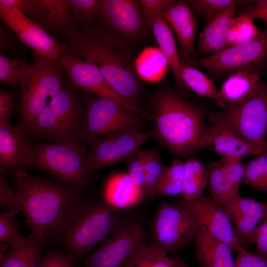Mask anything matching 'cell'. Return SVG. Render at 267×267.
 <instances>
[{
  "mask_svg": "<svg viewBox=\"0 0 267 267\" xmlns=\"http://www.w3.org/2000/svg\"><path fill=\"white\" fill-rule=\"evenodd\" d=\"M151 106L153 137L172 153L188 157L210 146L203 108L167 89L154 94Z\"/></svg>",
  "mask_w": 267,
  "mask_h": 267,
  "instance_id": "1",
  "label": "cell"
},
{
  "mask_svg": "<svg viewBox=\"0 0 267 267\" xmlns=\"http://www.w3.org/2000/svg\"><path fill=\"white\" fill-rule=\"evenodd\" d=\"M124 222L118 210L103 201L81 196L68 207L49 240L75 261H79L114 234Z\"/></svg>",
  "mask_w": 267,
  "mask_h": 267,
  "instance_id": "2",
  "label": "cell"
},
{
  "mask_svg": "<svg viewBox=\"0 0 267 267\" xmlns=\"http://www.w3.org/2000/svg\"><path fill=\"white\" fill-rule=\"evenodd\" d=\"M67 44L75 55L94 64L117 93L138 105L139 85L132 53L124 41L96 25L81 28Z\"/></svg>",
  "mask_w": 267,
  "mask_h": 267,
  "instance_id": "3",
  "label": "cell"
},
{
  "mask_svg": "<svg viewBox=\"0 0 267 267\" xmlns=\"http://www.w3.org/2000/svg\"><path fill=\"white\" fill-rule=\"evenodd\" d=\"M16 186L14 206L26 217L31 232L49 240L51 233L81 191L25 171L13 174Z\"/></svg>",
  "mask_w": 267,
  "mask_h": 267,
  "instance_id": "4",
  "label": "cell"
},
{
  "mask_svg": "<svg viewBox=\"0 0 267 267\" xmlns=\"http://www.w3.org/2000/svg\"><path fill=\"white\" fill-rule=\"evenodd\" d=\"M85 111L83 97L71 83H64L61 89L38 116L27 133L53 142L76 141L86 144Z\"/></svg>",
  "mask_w": 267,
  "mask_h": 267,
  "instance_id": "5",
  "label": "cell"
},
{
  "mask_svg": "<svg viewBox=\"0 0 267 267\" xmlns=\"http://www.w3.org/2000/svg\"><path fill=\"white\" fill-rule=\"evenodd\" d=\"M34 63H26L19 79L22 100L20 124L27 132L40 113L62 88V66L58 60L34 54Z\"/></svg>",
  "mask_w": 267,
  "mask_h": 267,
  "instance_id": "6",
  "label": "cell"
},
{
  "mask_svg": "<svg viewBox=\"0 0 267 267\" xmlns=\"http://www.w3.org/2000/svg\"><path fill=\"white\" fill-rule=\"evenodd\" d=\"M33 167L80 191L86 187L91 178L87 164L88 145L61 141L33 143Z\"/></svg>",
  "mask_w": 267,
  "mask_h": 267,
  "instance_id": "7",
  "label": "cell"
},
{
  "mask_svg": "<svg viewBox=\"0 0 267 267\" xmlns=\"http://www.w3.org/2000/svg\"><path fill=\"white\" fill-rule=\"evenodd\" d=\"M185 62L204 69L216 79L243 69L254 71L262 76L267 72V24L250 41L205 57L190 58Z\"/></svg>",
  "mask_w": 267,
  "mask_h": 267,
  "instance_id": "8",
  "label": "cell"
},
{
  "mask_svg": "<svg viewBox=\"0 0 267 267\" xmlns=\"http://www.w3.org/2000/svg\"><path fill=\"white\" fill-rule=\"evenodd\" d=\"M210 124H221L236 133L248 142L264 150L267 148V83L246 101L227 110L212 111Z\"/></svg>",
  "mask_w": 267,
  "mask_h": 267,
  "instance_id": "9",
  "label": "cell"
},
{
  "mask_svg": "<svg viewBox=\"0 0 267 267\" xmlns=\"http://www.w3.org/2000/svg\"><path fill=\"white\" fill-rule=\"evenodd\" d=\"M84 142L88 145L94 139L112 134L139 130L143 118L117 102L85 93Z\"/></svg>",
  "mask_w": 267,
  "mask_h": 267,
  "instance_id": "10",
  "label": "cell"
},
{
  "mask_svg": "<svg viewBox=\"0 0 267 267\" xmlns=\"http://www.w3.org/2000/svg\"><path fill=\"white\" fill-rule=\"evenodd\" d=\"M200 225L179 205L162 202L151 225L152 242L167 254L178 251L195 237Z\"/></svg>",
  "mask_w": 267,
  "mask_h": 267,
  "instance_id": "11",
  "label": "cell"
},
{
  "mask_svg": "<svg viewBox=\"0 0 267 267\" xmlns=\"http://www.w3.org/2000/svg\"><path fill=\"white\" fill-rule=\"evenodd\" d=\"M58 60L74 88L112 100L142 118L151 120L150 112L121 96L94 64L81 60L68 48L61 54Z\"/></svg>",
  "mask_w": 267,
  "mask_h": 267,
  "instance_id": "12",
  "label": "cell"
},
{
  "mask_svg": "<svg viewBox=\"0 0 267 267\" xmlns=\"http://www.w3.org/2000/svg\"><path fill=\"white\" fill-rule=\"evenodd\" d=\"M0 5L19 8L49 34L69 41L79 30L69 0H0Z\"/></svg>",
  "mask_w": 267,
  "mask_h": 267,
  "instance_id": "13",
  "label": "cell"
},
{
  "mask_svg": "<svg viewBox=\"0 0 267 267\" xmlns=\"http://www.w3.org/2000/svg\"><path fill=\"white\" fill-rule=\"evenodd\" d=\"M146 242L145 230L140 222L125 221L114 234L87 256L83 267H127Z\"/></svg>",
  "mask_w": 267,
  "mask_h": 267,
  "instance_id": "14",
  "label": "cell"
},
{
  "mask_svg": "<svg viewBox=\"0 0 267 267\" xmlns=\"http://www.w3.org/2000/svg\"><path fill=\"white\" fill-rule=\"evenodd\" d=\"M153 137L152 131L131 130L97 138L89 143L87 153L88 171L90 177L103 167L127 160L139 151Z\"/></svg>",
  "mask_w": 267,
  "mask_h": 267,
  "instance_id": "15",
  "label": "cell"
},
{
  "mask_svg": "<svg viewBox=\"0 0 267 267\" xmlns=\"http://www.w3.org/2000/svg\"><path fill=\"white\" fill-rule=\"evenodd\" d=\"M0 17L35 54L58 60L61 54L68 48L67 43L57 41L17 7L0 5Z\"/></svg>",
  "mask_w": 267,
  "mask_h": 267,
  "instance_id": "16",
  "label": "cell"
},
{
  "mask_svg": "<svg viewBox=\"0 0 267 267\" xmlns=\"http://www.w3.org/2000/svg\"><path fill=\"white\" fill-rule=\"evenodd\" d=\"M98 22L106 32L119 39L141 37L148 26L139 1L134 0H100Z\"/></svg>",
  "mask_w": 267,
  "mask_h": 267,
  "instance_id": "17",
  "label": "cell"
},
{
  "mask_svg": "<svg viewBox=\"0 0 267 267\" xmlns=\"http://www.w3.org/2000/svg\"><path fill=\"white\" fill-rule=\"evenodd\" d=\"M179 206L191 213L212 236L227 244L236 252L243 247L232 222L221 206L210 197L202 195L192 201H181Z\"/></svg>",
  "mask_w": 267,
  "mask_h": 267,
  "instance_id": "18",
  "label": "cell"
},
{
  "mask_svg": "<svg viewBox=\"0 0 267 267\" xmlns=\"http://www.w3.org/2000/svg\"><path fill=\"white\" fill-rule=\"evenodd\" d=\"M26 133L20 123H0V174H14L33 167V143L27 140Z\"/></svg>",
  "mask_w": 267,
  "mask_h": 267,
  "instance_id": "19",
  "label": "cell"
},
{
  "mask_svg": "<svg viewBox=\"0 0 267 267\" xmlns=\"http://www.w3.org/2000/svg\"><path fill=\"white\" fill-rule=\"evenodd\" d=\"M163 15L175 34L182 62L193 57L197 24L187 1H177Z\"/></svg>",
  "mask_w": 267,
  "mask_h": 267,
  "instance_id": "20",
  "label": "cell"
},
{
  "mask_svg": "<svg viewBox=\"0 0 267 267\" xmlns=\"http://www.w3.org/2000/svg\"><path fill=\"white\" fill-rule=\"evenodd\" d=\"M261 76L249 70H238L228 76L222 83L215 98L217 105L225 110L247 100L260 86Z\"/></svg>",
  "mask_w": 267,
  "mask_h": 267,
  "instance_id": "21",
  "label": "cell"
},
{
  "mask_svg": "<svg viewBox=\"0 0 267 267\" xmlns=\"http://www.w3.org/2000/svg\"><path fill=\"white\" fill-rule=\"evenodd\" d=\"M239 2L238 0L207 21L198 37L197 45L198 55H210L228 47L226 32L231 19L235 16Z\"/></svg>",
  "mask_w": 267,
  "mask_h": 267,
  "instance_id": "22",
  "label": "cell"
},
{
  "mask_svg": "<svg viewBox=\"0 0 267 267\" xmlns=\"http://www.w3.org/2000/svg\"><path fill=\"white\" fill-rule=\"evenodd\" d=\"M210 146L222 158L241 160L250 155H257L263 150L250 144L227 126L211 124Z\"/></svg>",
  "mask_w": 267,
  "mask_h": 267,
  "instance_id": "23",
  "label": "cell"
},
{
  "mask_svg": "<svg viewBox=\"0 0 267 267\" xmlns=\"http://www.w3.org/2000/svg\"><path fill=\"white\" fill-rule=\"evenodd\" d=\"M102 195L103 202L118 211L136 205L144 197L142 190L128 173L110 176L104 184Z\"/></svg>",
  "mask_w": 267,
  "mask_h": 267,
  "instance_id": "24",
  "label": "cell"
},
{
  "mask_svg": "<svg viewBox=\"0 0 267 267\" xmlns=\"http://www.w3.org/2000/svg\"><path fill=\"white\" fill-rule=\"evenodd\" d=\"M195 258L201 267H235L233 250L200 225L195 237Z\"/></svg>",
  "mask_w": 267,
  "mask_h": 267,
  "instance_id": "25",
  "label": "cell"
},
{
  "mask_svg": "<svg viewBox=\"0 0 267 267\" xmlns=\"http://www.w3.org/2000/svg\"><path fill=\"white\" fill-rule=\"evenodd\" d=\"M152 30L159 49L171 68L181 93L186 94L188 89L180 76L182 60L172 29L163 14L155 16L148 23Z\"/></svg>",
  "mask_w": 267,
  "mask_h": 267,
  "instance_id": "26",
  "label": "cell"
},
{
  "mask_svg": "<svg viewBox=\"0 0 267 267\" xmlns=\"http://www.w3.org/2000/svg\"><path fill=\"white\" fill-rule=\"evenodd\" d=\"M48 240L32 232L25 242L0 258V267H38Z\"/></svg>",
  "mask_w": 267,
  "mask_h": 267,
  "instance_id": "27",
  "label": "cell"
},
{
  "mask_svg": "<svg viewBox=\"0 0 267 267\" xmlns=\"http://www.w3.org/2000/svg\"><path fill=\"white\" fill-rule=\"evenodd\" d=\"M208 168L201 161L189 158L184 161V172L181 195L186 201H193L203 195L208 186Z\"/></svg>",
  "mask_w": 267,
  "mask_h": 267,
  "instance_id": "28",
  "label": "cell"
},
{
  "mask_svg": "<svg viewBox=\"0 0 267 267\" xmlns=\"http://www.w3.org/2000/svg\"><path fill=\"white\" fill-rule=\"evenodd\" d=\"M208 172L210 197L218 204H226L240 196L233 187L221 160L211 162Z\"/></svg>",
  "mask_w": 267,
  "mask_h": 267,
  "instance_id": "29",
  "label": "cell"
},
{
  "mask_svg": "<svg viewBox=\"0 0 267 267\" xmlns=\"http://www.w3.org/2000/svg\"><path fill=\"white\" fill-rule=\"evenodd\" d=\"M169 64L159 48L149 47L144 49L135 62L136 72L146 81L154 82L165 75Z\"/></svg>",
  "mask_w": 267,
  "mask_h": 267,
  "instance_id": "30",
  "label": "cell"
},
{
  "mask_svg": "<svg viewBox=\"0 0 267 267\" xmlns=\"http://www.w3.org/2000/svg\"><path fill=\"white\" fill-rule=\"evenodd\" d=\"M180 76L188 89L199 96L215 99L218 90L213 81L197 68L182 62Z\"/></svg>",
  "mask_w": 267,
  "mask_h": 267,
  "instance_id": "31",
  "label": "cell"
},
{
  "mask_svg": "<svg viewBox=\"0 0 267 267\" xmlns=\"http://www.w3.org/2000/svg\"><path fill=\"white\" fill-rule=\"evenodd\" d=\"M152 243L147 242L136 252L127 267H175L177 259Z\"/></svg>",
  "mask_w": 267,
  "mask_h": 267,
  "instance_id": "32",
  "label": "cell"
},
{
  "mask_svg": "<svg viewBox=\"0 0 267 267\" xmlns=\"http://www.w3.org/2000/svg\"><path fill=\"white\" fill-rule=\"evenodd\" d=\"M254 19L248 14L239 13L231 20L228 26L226 40L228 47L250 41L260 33Z\"/></svg>",
  "mask_w": 267,
  "mask_h": 267,
  "instance_id": "33",
  "label": "cell"
},
{
  "mask_svg": "<svg viewBox=\"0 0 267 267\" xmlns=\"http://www.w3.org/2000/svg\"><path fill=\"white\" fill-rule=\"evenodd\" d=\"M143 164L146 178L145 196L153 197L168 166L162 162L159 151L157 148L143 151Z\"/></svg>",
  "mask_w": 267,
  "mask_h": 267,
  "instance_id": "34",
  "label": "cell"
},
{
  "mask_svg": "<svg viewBox=\"0 0 267 267\" xmlns=\"http://www.w3.org/2000/svg\"><path fill=\"white\" fill-rule=\"evenodd\" d=\"M231 221L241 216L258 217L267 220V202L261 203L253 199L240 196L221 206Z\"/></svg>",
  "mask_w": 267,
  "mask_h": 267,
  "instance_id": "35",
  "label": "cell"
},
{
  "mask_svg": "<svg viewBox=\"0 0 267 267\" xmlns=\"http://www.w3.org/2000/svg\"><path fill=\"white\" fill-rule=\"evenodd\" d=\"M184 172V162L175 159L156 188L153 197L157 195L175 196L181 194Z\"/></svg>",
  "mask_w": 267,
  "mask_h": 267,
  "instance_id": "36",
  "label": "cell"
},
{
  "mask_svg": "<svg viewBox=\"0 0 267 267\" xmlns=\"http://www.w3.org/2000/svg\"><path fill=\"white\" fill-rule=\"evenodd\" d=\"M242 182L255 190L267 191V148L245 165Z\"/></svg>",
  "mask_w": 267,
  "mask_h": 267,
  "instance_id": "37",
  "label": "cell"
},
{
  "mask_svg": "<svg viewBox=\"0 0 267 267\" xmlns=\"http://www.w3.org/2000/svg\"><path fill=\"white\" fill-rule=\"evenodd\" d=\"M73 17L81 28L98 22L100 0H69Z\"/></svg>",
  "mask_w": 267,
  "mask_h": 267,
  "instance_id": "38",
  "label": "cell"
},
{
  "mask_svg": "<svg viewBox=\"0 0 267 267\" xmlns=\"http://www.w3.org/2000/svg\"><path fill=\"white\" fill-rule=\"evenodd\" d=\"M19 211L18 209L16 211L0 213V242L9 245L10 248L22 245L26 239V237L20 233L15 218Z\"/></svg>",
  "mask_w": 267,
  "mask_h": 267,
  "instance_id": "39",
  "label": "cell"
},
{
  "mask_svg": "<svg viewBox=\"0 0 267 267\" xmlns=\"http://www.w3.org/2000/svg\"><path fill=\"white\" fill-rule=\"evenodd\" d=\"M236 0H189L188 4L194 13L209 21L220 12L236 3Z\"/></svg>",
  "mask_w": 267,
  "mask_h": 267,
  "instance_id": "40",
  "label": "cell"
},
{
  "mask_svg": "<svg viewBox=\"0 0 267 267\" xmlns=\"http://www.w3.org/2000/svg\"><path fill=\"white\" fill-rule=\"evenodd\" d=\"M26 62L18 59L0 55V82L5 86L14 87L19 84L22 69Z\"/></svg>",
  "mask_w": 267,
  "mask_h": 267,
  "instance_id": "41",
  "label": "cell"
},
{
  "mask_svg": "<svg viewBox=\"0 0 267 267\" xmlns=\"http://www.w3.org/2000/svg\"><path fill=\"white\" fill-rule=\"evenodd\" d=\"M127 161L128 174L142 190L145 196L146 178L143 164V151H139Z\"/></svg>",
  "mask_w": 267,
  "mask_h": 267,
  "instance_id": "42",
  "label": "cell"
},
{
  "mask_svg": "<svg viewBox=\"0 0 267 267\" xmlns=\"http://www.w3.org/2000/svg\"><path fill=\"white\" fill-rule=\"evenodd\" d=\"M75 260L66 252L56 249L48 250L42 257L38 267H77Z\"/></svg>",
  "mask_w": 267,
  "mask_h": 267,
  "instance_id": "43",
  "label": "cell"
},
{
  "mask_svg": "<svg viewBox=\"0 0 267 267\" xmlns=\"http://www.w3.org/2000/svg\"><path fill=\"white\" fill-rule=\"evenodd\" d=\"M138 1L144 18L148 24L149 22L154 17L163 14L168 10L175 3L177 0H140Z\"/></svg>",
  "mask_w": 267,
  "mask_h": 267,
  "instance_id": "44",
  "label": "cell"
},
{
  "mask_svg": "<svg viewBox=\"0 0 267 267\" xmlns=\"http://www.w3.org/2000/svg\"><path fill=\"white\" fill-rule=\"evenodd\" d=\"M221 160L232 186L239 191V185L243 182L244 176L245 165L241 160L224 158Z\"/></svg>",
  "mask_w": 267,
  "mask_h": 267,
  "instance_id": "45",
  "label": "cell"
},
{
  "mask_svg": "<svg viewBox=\"0 0 267 267\" xmlns=\"http://www.w3.org/2000/svg\"><path fill=\"white\" fill-rule=\"evenodd\" d=\"M235 267H267V258L241 248L236 252Z\"/></svg>",
  "mask_w": 267,
  "mask_h": 267,
  "instance_id": "46",
  "label": "cell"
},
{
  "mask_svg": "<svg viewBox=\"0 0 267 267\" xmlns=\"http://www.w3.org/2000/svg\"><path fill=\"white\" fill-rule=\"evenodd\" d=\"M14 106L12 93L4 89L0 90V123H10Z\"/></svg>",
  "mask_w": 267,
  "mask_h": 267,
  "instance_id": "47",
  "label": "cell"
},
{
  "mask_svg": "<svg viewBox=\"0 0 267 267\" xmlns=\"http://www.w3.org/2000/svg\"><path fill=\"white\" fill-rule=\"evenodd\" d=\"M250 242L256 244L257 254L267 258V220H265L258 226L251 237Z\"/></svg>",
  "mask_w": 267,
  "mask_h": 267,
  "instance_id": "48",
  "label": "cell"
},
{
  "mask_svg": "<svg viewBox=\"0 0 267 267\" xmlns=\"http://www.w3.org/2000/svg\"><path fill=\"white\" fill-rule=\"evenodd\" d=\"M240 12L249 15L254 20L261 19L267 24V0H254L244 6Z\"/></svg>",
  "mask_w": 267,
  "mask_h": 267,
  "instance_id": "49",
  "label": "cell"
},
{
  "mask_svg": "<svg viewBox=\"0 0 267 267\" xmlns=\"http://www.w3.org/2000/svg\"><path fill=\"white\" fill-rule=\"evenodd\" d=\"M16 192L8 184L4 174H0V205H14Z\"/></svg>",
  "mask_w": 267,
  "mask_h": 267,
  "instance_id": "50",
  "label": "cell"
},
{
  "mask_svg": "<svg viewBox=\"0 0 267 267\" xmlns=\"http://www.w3.org/2000/svg\"><path fill=\"white\" fill-rule=\"evenodd\" d=\"M10 246L5 243H0V258L2 257L7 253V250Z\"/></svg>",
  "mask_w": 267,
  "mask_h": 267,
  "instance_id": "51",
  "label": "cell"
},
{
  "mask_svg": "<svg viewBox=\"0 0 267 267\" xmlns=\"http://www.w3.org/2000/svg\"><path fill=\"white\" fill-rule=\"evenodd\" d=\"M175 267H190L183 260L177 259Z\"/></svg>",
  "mask_w": 267,
  "mask_h": 267,
  "instance_id": "52",
  "label": "cell"
}]
</instances>
